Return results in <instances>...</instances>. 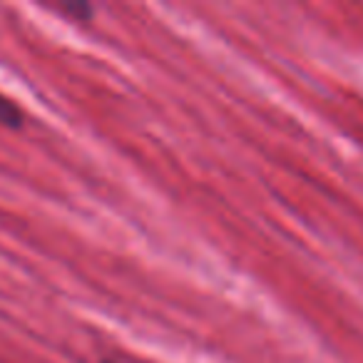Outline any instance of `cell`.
<instances>
[{
	"label": "cell",
	"instance_id": "1",
	"mask_svg": "<svg viewBox=\"0 0 363 363\" xmlns=\"http://www.w3.org/2000/svg\"><path fill=\"white\" fill-rule=\"evenodd\" d=\"M0 125L6 127H21L23 125V115L6 95H0Z\"/></svg>",
	"mask_w": 363,
	"mask_h": 363
}]
</instances>
